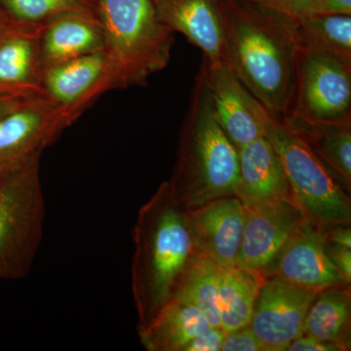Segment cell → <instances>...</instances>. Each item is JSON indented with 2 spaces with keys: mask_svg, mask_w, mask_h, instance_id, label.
<instances>
[{
  "mask_svg": "<svg viewBox=\"0 0 351 351\" xmlns=\"http://www.w3.org/2000/svg\"><path fill=\"white\" fill-rule=\"evenodd\" d=\"M223 61L276 119L290 113L297 86L298 19L245 0H223Z\"/></svg>",
  "mask_w": 351,
  "mask_h": 351,
  "instance_id": "obj_1",
  "label": "cell"
},
{
  "mask_svg": "<svg viewBox=\"0 0 351 351\" xmlns=\"http://www.w3.org/2000/svg\"><path fill=\"white\" fill-rule=\"evenodd\" d=\"M133 241L132 294L140 332L172 301L184 270L197 254L186 209L176 200L167 181L141 207Z\"/></svg>",
  "mask_w": 351,
  "mask_h": 351,
  "instance_id": "obj_2",
  "label": "cell"
},
{
  "mask_svg": "<svg viewBox=\"0 0 351 351\" xmlns=\"http://www.w3.org/2000/svg\"><path fill=\"white\" fill-rule=\"evenodd\" d=\"M239 170V149L215 117L206 77L200 68L168 184L184 209H193L235 195Z\"/></svg>",
  "mask_w": 351,
  "mask_h": 351,
  "instance_id": "obj_3",
  "label": "cell"
},
{
  "mask_svg": "<svg viewBox=\"0 0 351 351\" xmlns=\"http://www.w3.org/2000/svg\"><path fill=\"white\" fill-rule=\"evenodd\" d=\"M105 49L120 89L144 86L170 62L174 32L154 0H96Z\"/></svg>",
  "mask_w": 351,
  "mask_h": 351,
  "instance_id": "obj_4",
  "label": "cell"
},
{
  "mask_svg": "<svg viewBox=\"0 0 351 351\" xmlns=\"http://www.w3.org/2000/svg\"><path fill=\"white\" fill-rule=\"evenodd\" d=\"M40 157H32L0 182V279L25 278L43 241L45 200Z\"/></svg>",
  "mask_w": 351,
  "mask_h": 351,
  "instance_id": "obj_5",
  "label": "cell"
},
{
  "mask_svg": "<svg viewBox=\"0 0 351 351\" xmlns=\"http://www.w3.org/2000/svg\"><path fill=\"white\" fill-rule=\"evenodd\" d=\"M282 162L290 198L319 226L350 225V196L299 135L274 119L269 136Z\"/></svg>",
  "mask_w": 351,
  "mask_h": 351,
  "instance_id": "obj_6",
  "label": "cell"
},
{
  "mask_svg": "<svg viewBox=\"0 0 351 351\" xmlns=\"http://www.w3.org/2000/svg\"><path fill=\"white\" fill-rule=\"evenodd\" d=\"M288 115L314 123L351 122V64L301 50Z\"/></svg>",
  "mask_w": 351,
  "mask_h": 351,
  "instance_id": "obj_7",
  "label": "cell"
},
{
  "mask_svg": "<svg viewBox=\"0 0 351 351\" xmlns=\"http://www.w3.org/2000/svg\"><path fill=\"white\" fill-rule=\"evenodd\" d=\"M201 68L215 117L237 149L258 138L269 137L276 117L240 82L228 64L223 60L217 63L204 61Z\"/></svg>",
  "mask_w": 351,
  "mask_h": 351,
  "instance_id": "obj_8",
  "label": "cell"
},
{
  "mask_svg": "<svg viewBox=\"0 0 351 351\" xmlns=\"http://www.w3.org/2000/svg\"><path fill=\"white\" fill-rule=\"evenodd\" d=\"M318 293L279 276L265 277L250 323L265 350H287L293 341L304 335L307 313Z\"/></svg>",
  "mask_w": 351,
  "mask_h": 351,
  "instance_id": "obj_9",
  "label": "cell"
},
{
  "mask_svg": "<svg viewBox=\"0 0 351 351\" xmlns=\"http://www.w3.org/2000/svg\"><path fill=\"white\" fill-rule=\"evenodd\" d=\"M244 208L243 235L237 267L267 277L306 217L291 199Z\"/></svg>",
  "mask_w": 351,
  "mask_h": 351,
  "instance_id": "obj_10",
  "label": "cell"
},
{
  "mask_svg": "<svg viewBox=\"0 0 351 351\" xmlns=\"http://www.w3.org/2000/svg\"><path fill=\"white\" fill-rule=\"evenodd\" d=\"M77 119L45 97H34L0 117V162L19 165L43 154Z\"/></svg>",
  "mask_w": 351,
  "mask_h": 351,
  "instance_id": "obj_11",
  "label": "cell"
},
{
  "mask_svg": "<svg viewBox=\"0 0 351 351\" xmlns=\"http://www.w3.org/2000/svg\"><path fill=\"white\" fill-rule=\"evenodd\" d=\"M43 88L45 98L77 117L106 92L120 89L104 51L46 69Z\"/></svg>",
  "mask_w": 351,
  "mask_h": 351,
  "instance_id": "obj_12",
  "label": "cell"
},
{
  "mask_svg": "<svg viewBox=\"0 0 351 351\" xmlns=\"http://www.w3.org/2000/svg\"><path fill=\"white\" fill-rule=\"evenodd\" d=\"M186 214L196 253L221 269L237 267L245 219L241 200L235 195L219 198Z\"/></svg>",
  "mask_w": 351,
  "mask_h": 351,
  "instance_id": "obj_13",
  "label": "cell"
},
{
  "mask_svg": "<svg viewBox=\"0 0 351 351\" xmlns=\"http://www.w3.org/2000/svg\"><path fill=\"white\" fill-rule=\"evenodd\" d=\"M270 276L317 292L350 285L328 258L321 226L307 218L284 247Z\"/></svg>",
  "mask_w": 351,
  "mask_h": 351,
  "instance_id": "obj_14",
  "label": "cell"
},
{
  "mask_svg": "<svg viewBox=\"0 0 351 351\" xmlns=\"http://www.w3.org/2000/svg\"><path fill=\"white\" fill-rule=\"evenodd\" d=\"M157 15L173 32L199 48L207 63L223 61L225 13L223 0H154Z\"/></svg>",
  "mask_w": 351,
  "mask_h": 351,
  "instance_id": "obj_15",
  "label": "cell"
},
{
  "mask_svg": "<svg viewBox=\"0 0 351 351\" xmlns=\"http://www.w3.org/2000/svg\"><path fill=\"white\" fill-rule=\"evenodd\" d=\"M40 27L14 22L0 36V96H44Z\"/></svg>",
  "mask_w": 351,
  "mask_h": 351,
  "instance_id": "obj_16",
  "label": "cell"
},
{
  "mask_svg": "<svg viewBox=\"0 0 351 351\" xmlns=\"http://www.w3.org/2000/svg\"><path fill=\"white\" fill-rule=\"evenodd\" d=\"M239 159L235 196L245 207L291 199L282 162L269 137L258 138L240 147Z\"/></svg>",
  "mask_w": 351,
  "mask_h": 351,
  "instance_id": "obj_17",
  "label": "cell"
},
{
  "mask_svg": "<svg viewBox=\"0 0 351 351\" xmlns=\"http://www.w3.org/2000/svg\"><path fill=\"white\" fill-rule=\"evenodd\" d=\"M105 49L100 21L86 14L58 16L40 27L39 50L43 69Z\"/></svg>",
  "mask_w": 351,
  "mask_h": 351,
  "instance_id": "obj_18",
  "label": "cell"
},
{
  "mask_svg": "<svg viewBox=\"0 0 351 351\" xmlns=\"http://www.w3.org/2000/svg\"><path fill=\"white\" fill-rule=\"evenodd\" d=\"M281 121L304 141L339 184L350 191L351 122L314 123L286 115Z\"/></svg>",
  "mask_w": 351,
  "mask_h": 351,
  "instance_id": "obj_19",
  "label": "cell"
},
{
  "mask_svg": "<svg viewBox=\"0 0 351 351\" xmlns=\"http://www.w3.org/2000/svg\"><path fill=\"white\" fill-rule=\"evenodd\" d=\"M210 326L197 307L173 299L138 335L147 350L182 351L191 339Z\"/></svg>",
  "mask_w": 351,
  "mask_h": 351,
  "instance_id": "obj_20",
  "label": "cell"
},
{
  "mask_svg": "<svg viewBox=\"0 0 351 351\" xmlns=\"http://www.w3.org/2000/svg\"><path fill=\"white\" fill-rule=\"evenodd\" d=\"M350 285L324 289L307 313L304 334L350 350Z\"/></svg>",
  "mask_w": 351,
  "mask_h": 351,
  "instance_id": "obj_21",
  "label": "cell"
},
{
  "mask_svg": "<svg viewBox=\"0 0 351 351\" xmlns=\"http://www.w3.org/2000/svg\"><path fill=\"white\" fill-rule=\"evenodd\" d=\"M265 277L239 267L221 269L219 281L221 327L226 332L249 326Z\"/></svg>",
  "mask_w": 351,
  "mask_h": 351,
  "instance_id": "obj_22",
  "label": "cell"
},
{
  "mask_svg": "<svg viewBox=\"0 0 351 351\" xmlns=\"http://www.w3.org/2000/svg\"><path fill=\"white\" fill-rule=\"evenodd\" d=\"M301 50L351 64V15L311 13L298 19Z\"/></svg>",
  "mask_w": 351,
  "mask_h": 351,
  "instance_id": "obj_23",
  "label": "cell"
},
{
  "mask_svg": "<svg viewBox=\"0 0 351 351\" xmlns=\"http://www.w3.org/2000/svg\"><path fill=\"white\" fill-rule=\"evenodd\" d=\"M221 271V267L210 258L196 254L184 270L173 297L197 307L215 327H221L218 302Z\"/></svg>",
  "mask_w": 351,
  "mask_h": 351,
  "instance_id": "obj_24",
  "label": "cell"
},
{
  "mask_svg": "<svg viewBox=\"0 0 351 351\" xmlns=\"http://www.w3.org/2000/svg\"><path fill=\"white\" fill-rule=\"evenodd\" d=\"M0 8L13 22L27 25H43L69 13L98 18L96 0H0Z\"/></svg>",
  "mask_w": 351,
  "mask_h": 351,
  "instance_id": "obj_25",
  "label": "cell"
},
{
  "mask_svg": "<svg viewBox=\"0 0 351 351\" xmlns=\"http://www.w3.org/2000/svg\"><path fill=\"white\" fill-rule=\"evenodd\" d=\"M245 1L267 7L271 10L299 19L307 14L315 13L319 0H245Z\"/></svg>",
  "mask_w": 351,
  "mask_h": 351,
  "instance_id": "obj_26",
  "label": "cell"
},
{
  "mask_svg": "<svg viewBox=\"0 0 351 351\" xmlns=\"http://www.w3.org/2000/svg\"><path fill=\"white\" fill-rule=\"evenodd\" d=\"M221 351H267L250 325L226 332Z\"/></svg>",
  "mask_w": 351,
  "mask_h": 351,
  "instance_id": "obj_27",
  "label": "cell"
},
{
  "mask_svg": "<svg viewBox=\"0 0 351 351\" xmlns=\"http://www.w3.org/2000/svg\"><path fill=\"white\" fill-rule=\"evenodd\" d=\"M225 335L221 327L210 326L191 339L182 351H221Z\"/></svg>",
  "mask_w": 351,
  "mask_h": 351,
  "instance_id": "obj_28",
  "label": "cell"
},
{
  "mask_svg": "<svg viewBox=\"0 0 351 351\" xmlns=\"http://www.w3.org/2000/svg\"><path fill=\"white\" fill-rule=\"evenodd\" d=\"M325 251L328 258L345 277L346 281H351V247L331 243L325 240Z\"/></svg>",
  "mask_w": 351,
  "mask_h": 351,
  "instance_id": "obj_29",
  "label": "cell"
},
{
  "mask_svg": "<svg viewBox=\"0 0 351 351\" xmlns=\"http://www.w3.org/2000/svg\"><path fill=\"white\" fill-rule=\"evenodd\" d=\"M287 351H346L338 343H328L309 335H302L288 346Z\"/></svg>",
  "mask_w": 351,
  "mask_h": 351,
  "instance_id": "obj_30",
  "label": "cell"
},
{
  "mask_svg": "<svg viewBox=\"0 0 351 351\" xmlns=\"http://www.w3.org/2000/svg\"><path fill=\"white\" fill-rule=\"evenodd\" d=\"M324 239L331 243L351 247L350 225L320 226Z\"/></svg>",
  "mask_w": 351,
  "mask_h": 351,
  "instance_id": "obj_31",
  "label": "cell"
},
{
  "mask_svg": "<svg viewBox=\"0 0 351 351\" xmlns=\"http://www.w3.org/2000/svg\"><path fill=\"white\" fill-rule=\"evenodd\" d=\"M315 13L351 15V0H319Z\"/></svg>",
  "mask_w": 351,
  "mask_h": 351,
  "instance_id": "obj_32",
  "label": "cell"
},
{
  "mask_svg": "<svg viewBox=\"0 0 351 351\" xmlns=\"http://www.w3.org/2000/svg\"><path fill=\"white\" fill-rule=\"evenodd\" d=\"M38 96H0V117L13 112L16 108L27 103L32 98Z\"/></svg>",
  "mask_w": 351,
  "mask_h": 351,
  "instance_id": "obj_33",
  "label": "cell"
},
{
  "mask_svg": "<svg viewBox=\"0 0 351 351\" xmlns=\"http://www.w3.org/2000/svg\"><path fill=\"white\" fill-rule=\"evenodd\" d=\"M14 24L12 20L9 19L5 13L0 8V36L4 34Z\"/></svg>",
  "mask_w": 351,
  "mask_h": 351,
  "instance_id": "obj_34",
  "label": "cell"
},
{
  "mask_svg": "<svg viewBox=\"0 0 351 351\" xmlns=\"http://www.w3.org/2000/svg\"><path fill=\"white\" fill-rule=\"evenodd\" d=\"M22 164H20V165H22ZM20 165H9V164L0 162V182H1L2 180L6 177L7 174H9V173L11 172V171L16 169L17 167H19Z\"/></svg>",
  "mask_w": 351,
  "mask_h": 351,
  "instance_id": "obj_35",
  "label": "cell"
}]
</instances>
